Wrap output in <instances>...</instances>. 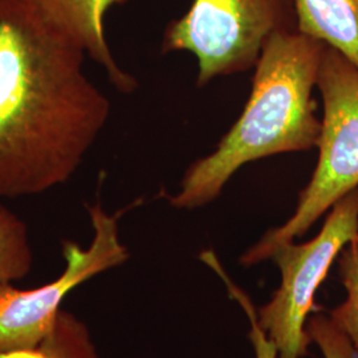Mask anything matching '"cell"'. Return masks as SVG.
I'll return each instance as SVG.
<instances>
[{
    "instance_id": "6da1fadb",
    "label": "cell",
    "mask_w": 358,
    "mask_h": 358,
    "mask_svg": "<svg viewBox=\"0 0 358 358\" xmlns=\"http://www.w3.org/2000/svg\"><path fill=\"white\" fill-rule=\"evenodd\" d=\"M85 57L31 0H0V198L64 185L106 125Z\"/></svg>"
},
{
    "instance_id": "30bf717a",
    "label": "cell",
    "mask_w": 358,
    "mask_h": 358,
    "mask_svg": "<svg viewBox=\"0 0 358 358\" xmlns=\"http://www.w3.org/2000/svg\"><path fill=\"white\" fill-rule=\"evenodd\" d=\"M337 263L346 297L333 308L329 317L358 352V235L343 248Z\"/></svg>"
},
{
    "instance_id": "8992f818",
    "label": "cell",
    "mask_w": 358,
    "mask_h": 358,
    "mask_svg": "<svg viewBox=\"0 0 358 358\" xmlns=\"http://www.w3.org/2000/svg\"><path fill=\"white\" fill-rule=\"evenodd\" d=\"M88 213L94 231L92 243L83 250L72 241L63 242L66 263L56 280L28 291L0 284V358L29 357L55 328L66 294L128 260V248L118 235L120 214H106L100 203L88 206Z\"/></svg>"
},
{
    "instance_id": "8fae6325",
    "label": "cell",
    "mask_w": 358,
    "mask_h": 358,
    "mask_svg": "<svg viewBox=\"0 0 358 358\" xmlns=\"http://www.w3.org/2000/svg\"><path fill=\"white\" fill-rule=\"evenodd\" d=\"M201 259L206 264L213 269L217 276L222 279L223 284L226 285L231 299H234L241 308L243 309L244 315L250 321L251 331H250V340L255 350V358H278V348L272 343V340L264 332V329L260 327L257 321V313L255 307L250 299V296L244 292L243 289L231 279L227 272L222 267L220 262L217 260V256L211 251H206Z\"/></svg>"
},
{
    "instance_id": "9c48e42d",
    "label": "cell",
    "mask_w": 358,
    "mask_h": 358,
    "mask_svg": "<svg viewBox=\"0 0 358 358\" xmlns=\"http://www.w3.org/2000/svg\"><path fill=\"white\" fill-rule=\"evenodd\" d=\"M32 264L34 252L26 223L0 205V284L26 278Z\"/></svg>"
},
{
    "instance_id": "52a82bcc",
    "label": "cell",
    "mask_w": 358,
    "mask_h": 358,
    "mask_svg": "<svg viewBox=\"0 0 358 358\" xmlns=\"http://www.w3.org/2000/svg\"><path fill=\"white\" fill-rule=\"evenodd\" d=\"M52 24L63 31L101 65L117 90L130 93L137 80L117 64L105 35V16L113 6L128 0H31Z\"/></svg>"
},
{
    "instance_id": "7c38bea8",
    "label": "cell",
    "mask_w": 358,
    "mask_h": 358,
    "mask_svg": "<svg viewBox=\"0 0 358 358\" xmlns=\"http://www.w3.org/2000/svg\"><path fill=\"white\" fill-rule=\"evenodd\" d=\"M309 343L320 349L324 358H358V352L327 315H315L306 325Z\"/></svg>"
},
{
    "instance_id": "7a4b0ae2",
    "label": "cell",
    "mask_w": 358,
    "mask_h": 358,
    "mask_svg": "<svg viewBox=\"0 0 358 358\" xmlns=\"http://www.w3.org/2000/svg\"><path fill=\"white\" fill-rule=\"evenodd\" d=\"M327 47L299 31L269 38L256 64L243 113L213 153L186 170L179 192L167 198L170 205L185 210L208 205L244 165L317 146L321 120L313 90Z\"/></svg>"
},
{
    "instance_id": "3957f363",
    "label": "cell",
    "mask_w": 358,
    "mask_h": 358,
    "mask_svg": "<svg viewBox=\"0 0 358 358\" xmlns=\"http://www.w3.org/2000/svg\"><path fill=\"white\" fill-rule=\"evenodd\" d=\"M317 88L324 115L312 178L299 194L291 217L267 231L242 255L245 267L267 260L276 245L303 236L340 199L358 189V69L340 52L327 47Z\"/></svg>"
},
{
    "instance_id": "ba28073f",
    "label": "cell",
    "mask_w": 358,
    "mask_h": 358,
    "mask_svg": "<svg viewBox=\"0 0 358 358\" xmlns=\"http://www.w3.org/2000/svg\"><path fill=\"white\" fill-rule=\"evenodd\" d=\"M297 31L340 52L358 69V0H294Z\"/></svg>"
},
{
    "instance_id": "5b68a950",
    "label": "cell",
    "mask_w": 358,
    "mask_h": 358,
    "mask_svg": "<svg viewBox=\"0 0 358 358\" xmlns=\"http://www.w3.org/2000/svg\"><path fill=\"white\" fill-rule=\"evenodd\" d=\"M358 235V189L329 210L320 232L306 243L279 244L271 252L282 282L256 310L260 327L278 348V358H304L310 344L306 325L315 296L346 244Z\"/></svg>"
},
{
    "instance_id": "277c9868",
    "label": "cell",
    "mask_w": 358,
    "mask_h": 358,
    "mask_svg": "<svg viewBox=\"0 0 358 358\" xmlns=\"http://www.w3.org/2000/svg\"><path fill=\"white\" fill-rule=\"evenodd\" d=\"M297 31L294 0H194L166 28L162 51L198 59V85L255 68L276 34Z\"/></svg>"
}]
</instances>
